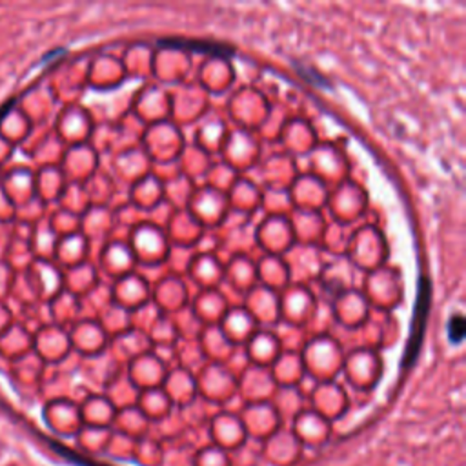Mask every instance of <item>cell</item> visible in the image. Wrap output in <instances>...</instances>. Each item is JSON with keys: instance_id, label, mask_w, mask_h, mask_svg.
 I'll use <instances>...</instances> for the list:
<instances>
[{"instance_id": "obj_2", "label": "cell", "mask_w": 466, "mask_h": 466, "mask_svg": "<svg viewBox=\"0 0 466 466\" xmlns=\"http://www.w3.org/2000/svg\"><path fill=\"white\" fill-rule=\"evenodd\" d=\"M13 106H15V98H11V100H7L2 107H0V122H2V118L13 109Z\"/></svg>"}, {"instance_id": "obj_1", "label": "cell", "mask_w": 466, "mask_h": 466, "mask_svg": "<svg viewBox=\"0 0 466 466\" xmlns=\"http://www.w3.org/2000/svg\"><path fill=\"white\" fill-rule=\"evenodd\" d=\"M462 335H464V320L461 315H455L448 322V339L451 342H461Z\"/></svg>"}]
</instances>
